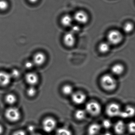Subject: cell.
I'll use <instances>...</instances> for the list:
<instances>
[{
	"instance_id": "obj_18",
	"label": "cell",
	"mask_w": 135,
	"mask_h": 135,
	"mask_svg": "<svg viewBox=\"0 0 135 135\" xmlns=\"http://www.w3.org/2000/svg\"><path fill=\"white\" fill-rule=\"evenodd\" d=\"M110 46L107 41L101 42L99 45L98 47L99 51L103 54L107 53L110 50Z\"/></svg>"
},
{
	"instance_id": "obj_3",
	"label": "cell",
	"mask_w": 135,
	"mask_h": 135,
	"mask_svg": "<svg viewBox=\"0 0 135 135\" xmlns=\"http://www.w3.org/2000/svg\"><path fill=\"white\" fill-rule=\"evenodd\" d=\"M85 110L91 116L96 117L101 113L102 107L98 102L90 101L86 104Z\"/></svg>"
},
{
	"instance_id": "obj_14",
	"label": "cell",
	"mask_w": 135,
	"mask_h": 135,
	"mask_svg": "<svg viewBox=\"0 0 135 135\" xmlns=\"http://www.w3.org/2000/svg\"><path fill=\"white\" fill-rule=\"evenodd\" d=\"M126 124L122 120L118 121L114 124V129L116 134L118 135H122L125 131Z\"/></svg>"
},
{
	"instance_id": "obj_10",
	"label": "cell",
	"mask_w": 135,
	"mask_h": 135,
	"mask_svg": "<svg viewBox=\"0 0 135 135\" xmlns=\"http://www.w3.org/2000/svg\"><path fill=\"white\" fill-rule=\"evenodd\" d=\"M135 115V108L131 106H127L124 110H121L119 117L122 118L132 117Z\"/></svg>"
},
{
	"instance_id": "obj_30",
	"label": "cell",
	"mask_w": 135,
	"mask_h": 135,
	"mask_svg": "<svg viewBox=\"0 0 135 135\" xmlns=\"http://www.w3.org/2000/svg\"><path fill=\"white\" fill-rule=\"evenodd\" d=\"M12 135H26V133L23 130H18L15 132Z\"/></svg>"
},
{
	"instance_id": "obj_24",
	"label": "cell",
	"mask_w": 135,
	"mask_h": 135,
	"mask_svg": "<svg viewBox=\"0 0 135 135\" xmlns=\"http://www.w3.org/2000/svg\"><path fill=\"white\" fill-rule=\"evenodd\" d=\"M9 4L6 0H0V11H5L8 8Z\"/></svg>"
},
{
	"instance_id": "obj_4",
	"label": "cell",
	"mask_w": 135,
	"mask_h": 135,
	"mask_svg": "<svg viewBox=\"0 0 135 135\" xmlns=\"http://www.w3.org/2000/svg\"><path fill=\"white\" fill-rule=\"evenodd\" d=\"M5 116L8 120L12 122H16L20 119L21 113L16 107H10L6 110Z\"/></svg>"
},
{
	"instance_id": "obj_27",
	"label": "cell",
	"mask_w": 135,
	"mask_h": 135,
	"mask_svg": "<svg viewBox=\"0 0 135 135\" xmlns=\"http://www.w3.org/2000/svg\"><path fill=\"white\" fill-rule=\"evenodd\" d=\"M102 125L103 128L105 129H108L111 128L112 126V123L111 121L109 119H106L103 120L102 123Z\"/></svg>"
},
{
	"instance_id": "obj_16",
	"label": "cell",
	"mask_w": 135,
	"mask_h": 135,
	"mask_svg": "<svg viewBox=\"0 0 135 135\" xmlns=\"http://www.w3.org/2000/svg\"><path fill=\"white\" fill-rule=\"evenodd\" d=\"M101 127L98 123H93L90 125L88 128V135H97L101 130Z\"/></svg>"
},
{
	"instance_id": "obj_13",
	"label": "cell",
	"mask_w": 135,
	"mask_h": 135,
	"mask_svg": "<svg viewBox=\"0 0 135 135\" xmlns=\"http://www.w3.org/2000/svg\"><path fill=\"white\" fill-rule=\"evenodd\" d=\"M25 79L27 83L30 86H34L38 82V77L34 73H29L26 75Z\"/></svg>"
},
{
	"instance_id": "obj_25",
	"label": "cell",
	"mask_w": 135,
	"mask_h": 135,
	"mask_svg": "<svg viewBox=\"0 0 135 135\" xmlns=\"http://www.w3.org/2000/svg\"><path fill=\"white\" fill-rule=\"evenodd\" d=\"M27 95L30 97H32L34 96L37 93V90L33 86H31L27 90Z\"/></svg>"
},
{
	"instance_id": "obj_20",
	"label": "cell",
	"mask_w": 135,
	"mask_h": 135,
	"mask_svg": "<svg viewBox=\"0 0 135 135\" xmlns=\"http://www.w3.org/2000/svg\"><path fill=\"white\" fill-rule=\"evenodd\" d=\"M123 30L126 33H129L133 31L134 29V24L130 22H127L123 26Z\"/></svg>"
},
{
	"instance_id": "obj_26",
	"label": "cell",
	"mask_w": 135,
	"mask_h": 135,
	"mask_svg": "<svg viewBox=\"0 0 135 135\" xmlns=\"http://www.w3.org/2000/svg\"><path fill=\"white\" fill-rule=\"evenodd\" d=\"M127 128L129 132L132 134H135V122H131L127 126Z\"/></svg>"
},
{
	"instance_id": "obj_22",
	"label": "cell",
	"mask_w": 135,
	"mask_h": 135,
	"mask_svg": "<svg viewBox=\"0 0 135 135\" xmlns=\"http://www.w3.org/2000/svg\"><path fill=\"white\" fill-rule=\"evenodd\" d=\"M62 91L63 94L66 95H72L74 93L73 88L71 86L68 84L64 85L62 87Z\"/></svg>"
},
{
	"instance_id": "obj_31",
	"label": "cell",
	"mask_w": 135,
	"mask_h": 135,
	"mask_svg": "<svg viewBox=\"0 0 135 135\" xmlns=\"http://www.w3.org/2000/svg\"><path fill=\"white\" fill-rule=\"evenodd\" d=\"M28 130L30 132H33L35 130V127L33 126H30L28 127Z\"/></svg>"
},
{
	"instance_id": "obj_35",
	"label": "cell",
	"mask_w": 135,
	"mask_h": 135,
	"mask_svg": "<svg viewBox=\"0 0 135 135\" xmlns=\"http://www.w3.org/2000/svg\"><path fill=\"white\" fill-rule=\"evenodd\" d=\"M32 135H42L41 134H38V133H34V134H32Z\"/></svg>"
},
{
	"instance_id": "obj_6",
	"label": "cell",
	"mask_w": 135,
	"mask_h": 135,
	"mask_svg": "<svg viewBox=\"0 0 135 135\" xmlns=\"http://www.w3.org/2000/svg\"><path fill=\"white\" fill-rule=\"evenodd\" d=\"M56 121L51 117L46 118L42 122V128L46 132L50 133L52 132L56 128Z\"/></svg>"
},
{
	"instance_id": "obj_2",
	"label": "cell",
	"mask_w": 135,
	"mask_h": 135,
	"mask_svg": "<svg viewBox=\"0 0 135 135\" xmlns=\"http://www.w3.org/2000/svg\"><path fill=\"white\" fill-rule=\"evenodd\" d=\"M123 34L118 30H111L107 35V42L110 45H119L123 41Z\"/></svg>"
},
{
	"instance_id": "obj_33",
	"label": "cell",
	"mask_w": 135,
	"mask_h": 135,
	"mask_svg": "<svg viewBox=\"0 0 135 135\" xmlns=\"http://www.w3.org/2000/svg\"><path fill=\"white\" fill-rule=\"evenodd\" d=\"M3 127L1 124H0V135H1L3 133Z\"/></svg>"
},
{
	"instance_id": "obj_28",
	"label": "cell",
	"mask_w": 135,
	"mask_h": 135,
	"mask_svg": "<svg viewBox=\"0 0 135 135\" xmlns=\"http://www.w3.org/2000/svg\"><path fill=\"white\" fill-rule=\"evenodd\" d=\"M20 74V72L19 70L17 69H14L12 70L10 75L12 78H17L19 77Z\"/></svg>"
},
{
	"instance_id": "obj_12",
	"label": "cell",
	"mask_w": 135,
	"mask_h": 135,
	"mask_svg": "<svg viewBox=\"0 0 135 135\" xmlns=\"http://www.w3.org/2000/svg\"><path fill=\"white\" fill-rule=\"evenodd\" d=\"M12 77L11 75L4 71L0 72V86H6L11 83Z\"/></svg>"
},
{
	"instance_id": "obj_1",
	"label": "cell",
	"mask_w": 135,
	"mask_h": 135,
	"mask_svg": "<svg viewBox=\"0 0 135 135\" xmlns=\"http://www.w3.org/2000/svg\"><path fill=\"white\" fill-rule=\"evenodd\" d=\"M100 84L102 88L107 91H113L117 86V82L116 79L110 74L103 75L100 79Z\"/></svg>"
},
{
	"instance_id": "obj_9",
	"label": "cell",
	"mask_w": 135,
	"mask_h": 135,
	"mask_svg": "<svg viewBox=\"0 0 135 135\" xmlns=\"http://www.w3.org/2000/svg\"><path fill=\"white\" fill-rule=\"evenodd\" d=\"M63 42L67 47H72L76 43V38L72 32L66 33L63 37Z\"/></svg>"
},
{
	"instance_id": "obj_23",
	"label": "cell",
	"mask_w": 135,
	"mask_h": 135,
	"mask_svg": "<svg viewBox=\"0 0 135 135\" xmlns=\"http://www.w3.org/2000/svg\"><path fill=\"white\" fill-rule=\"evenodd\" d=\"M5 100L8 104L9 105H13L16 102L17 98L15 95L9 94L6 95Z\"/></svg>"
},
{
	"instance_id": "obj_15",
	"label": "cell",
	"mask_w": 135,
	"mask_h": 135,
	"mask_svg": "<svg viewBox=\"0 0 135 135\" xmlns=\"http://www.w3.org/2000/svg\"><path fill=\"white\" fill-rule=\"evenodd\" d=\"M125 68L123 65L117 64L114 65L111 68V71L113 75L119 76L124 71Z\"/></svg>"
},
{
	"instance_id": "obj_5",
	"label": "cell",
	"mask_w": 135,
	"mask_h": 135,
	"mask_svg": "<svg viewBox=\"0 0 135 135\" xmlns=\"http://www.w3.org/2000/svg\"><path fill=\"white\" fill-rule=\"evenodd\" d=\"M120 107L119 104L115 103H110L106 108V114L110 117H119L121 111Z\"/></svg>"
},
{
	"instance_id": "obj_8",
	"label": "cell",
	"mask_w": 135,
	"mask_h": 135,
	"mask_svg": "<svg viewBox=\"0 0 135 135\" xmlns=\"http://www.w3.org/2000/svg\"><path fill=\"white\" fill-rule=\"evenodd\" d=\"M73 102L77 105H81L85 102L86 99V96L83 92L76 91L74 92L71 95Z\"/></svg>"
},
{
	"instance_id": "obj_19",
	"label": "cell",
	"mask_w": 135,
	"mask_h": 135,
	"mask_svg": "<svg viewBox=\"0 0 135 135\" xmlns=\"http://www.w3.org/2000/svg\"><path fill=\"white\" fill-rule=\"evenodd\" d=\"M86 110H84L81 109L77 110L75 112V118L78 120H83L86 118Z\"/></svg>"
},
{
	"instance_id": "obj_11",
	"label": "cell",
	"mask_w": 135,
	"mask_h": 135,
	"mask_svg": "<svg viewBox=\"0 0 135 135\" xmlns=\"http://www.w3.org/2000/svg\"><path fill=\"white\" fill-rule=\"evenodd\" d=\"M46 60V56L42 52H38L35 54L33 57L34 64L37 66H40L44 64Z\"/></svg>"
},
{
	"instance_id": "obj_34",
	"label": "cell",
	"mask_w": 135,
	"mask_h": 135,
	"mask_svg": "<svg viewBox=\"0 0 135 135\" xmlns=\"http://www.w3.org/2000/svg\"><path fill=\"white\" fill-rule=\"evenodd\" d=\"M102 135H112V134L110 133L107 132L105 133H103V134Z\"/></svg>"
},
{
	"instance_id": "obj_21",
	"label": "cell",
	"mask_w": 135,
	"mask_h": 135,
	"mask_svg": "<svg viewBox=\"0 0 135 135\" xmlns=\"http://www.w3.org/2000/svg\"><path fill=\"white\" fill-rule=\"evenodd\" d=\"M56 135H72L70 129L65 127L59 128L56 130Z\"/></svg>"
},
{
	"instance_id": "obj_7",
	"label": "cell",
	"mask_w": 135,
	"mask_h": 135,
	"mask_svg": "<svg viewBox=\"0 0 135 135\" xmlns=\"http://www.w3.org/2000/svg\"><path fill=\"white\" fill-rule=\"evenodd\" d=\"M73 18L79 24H85L88 22L89 17L86 12L83 10H80L75 13Z\"/></svg>"
},
{
	"instance_id": "obj_17",
	"label": "cell",
	"mask_w": 135,
	"mask_h": 135,
	"mask_svg": "<svg viewBox=\"0 0 135 135\" xmlns=\"http://www.w3.org/2000/svg\"><path fill=\"white\" fill-rule=\"evenodd\" d=\"M73 20V17L69 15H65L61 17L60 22L62 26L68 27L72 25Z\"/></svg>"
},
{
	"instance_id": "obj_29",
	"label": "cell",
	"mask_w": 135,
	"mask_h": 135,
	"mask_svg": "<svg viewBox=\"0 0 135 135\" xmlns=\"http://www.w3.org/2000/svg\"><path fill=\"white\" fill-rule=\"evenodd\" d=\"M34 65L33 61H27L25 63V66L27 69H31L33 67Z\"/></svg>"
},
{
	"instance_id": "obj_32",
	"label": "cell",
	"mask_w": 135,
	"mask_h": 135,
	"mask_svg": "<svg viewBox=\"0 0 135 135\" xmlns=\"http://www.w3.org/2000/svg\"><path fill=\"white\" fill-rule=\"evenodd\" d=\"M28 1L31 3L35 4L38 1V0H28Z\"/></svg>"
}]
</instances>
